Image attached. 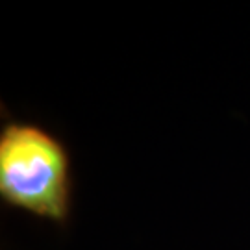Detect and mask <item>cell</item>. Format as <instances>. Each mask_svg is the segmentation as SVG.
<instances>
[{"label":"cell","mask_w":250,"mask_h":250,"mask_svg":"<svg viewBox=\"0 0 250 250\" xmlns=\"http://www.w3.org/2000/svg\"><path fill=\"white\" fill-rule=\"evenodd\" d=\"M0 195L8 204L50 221L69 215V158L58 139L32 125L0 135Z\"/></svg>","instance_id":"6da1fadb"}]
</instances>
